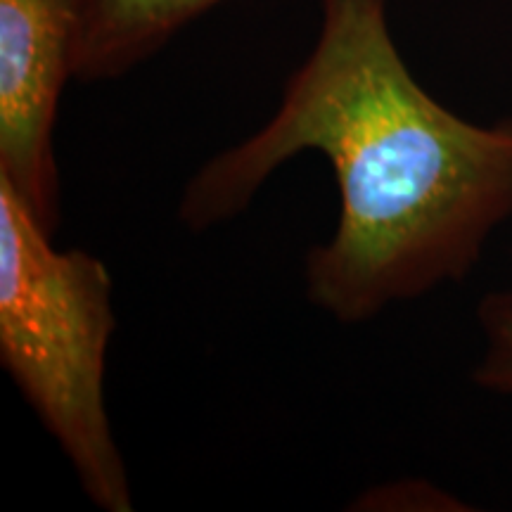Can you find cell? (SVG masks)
Masks as SVG:
<instances>
[{"label": "cell", "instance_id": "obj_1", "mask_svg": "<svg viewBox=\"0 0 512 512\" xmlns=\"http://www.w3.org/2000/svg\"><path fill=\"white\" fill-rule=\"evenodd\" d=\"M302 152L328 157L342 197L330 242L306 259V294L342 323L463 278L512 219V119L479 126L434 100L396 48L387 0H323L278 112L192 176L181 223L242 214Z\"/></svg>", "mask_w": 512, "mask_h": 512}, {"label": "cell", "instance_id": "obj_2", "mask_svg": "<svg viewBox=\"0 0 512 512\" xmlns=\"http://www.w3.org/2000/svg\"><path fill=\"white\" fill-rule=\"evenodd\" d=\"M0 181V361L72 463L83 494L131 512V484L105 401L112 278L83 249L53 247Z\"/></svg>", "mask_w": 512, "mask_h": 512}, {"label": "cell", "instance_id": "obj_3", "mask_svg": "<svg viewBox=\"0 0 512 512\" xmlns=\"http://www.w3.org/2000/svg\"><path fill=\"white\" fill-rule=\"evenodd\" d=\"M86 0H0V181L55 233L60 176L53 131L76 55Z\"/></svg>", "mask_w": 512, "mask_h": 512}, {"label": "cell", "instance_id": "obj_4", "mask_svg": "<svg viewBox=\"0 0 512 512\" xmlns=\"http://www.w3.org/2000/svg\"><path fill=\"white\" fill-rule=\"evenodd\" d=\"M219 3L223 0H86L76 79H119Z\"/></svg>", "mask_w": 512, "mask_h": 512}, {"label": "cell", "instance_id": "obj_5", "mask_svg": "<svg viewBox=\"0 0 512 512\" xmlns=\"http://www.w3.org/2000/svg\"><path fill=\"white\" fill-rule=\"evenodd\" d=\"M486 351L475 370L484 389L512 396V294H494L482 304Z\"/></svg>", "mask_w": 512, "mask_h": 512}]
</instances>
